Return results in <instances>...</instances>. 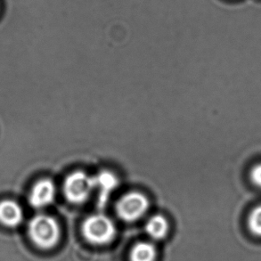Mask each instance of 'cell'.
I'll return each mask as SVG.
<instances>
[{"label": "cell", "mask_w": 261, "mask_h": 261, "mask_svg": "<svg viewBox=\"0 0 261 261\" xmlns=\"http://www.w3.org/2000/svg\"><path fill=\"white\" fill-rule=\"evenodd\" d=\"M94 187V176H88L83 171H75L64 181V195L71 203L82 204L88 200Z\"/></svg>", "instance_id": "cell-3"}, {"label": "cell", "mask_w": 261, "mask_h": 261, "mask_svg": "<svg viewBox=\"0 0 261 261\" xmlns=\"http://www.w3.org/2000/svg\"><path fill=\"white\" fill-rule=\"evenodd\" d=\"M248 225L251 233L261 237V205L253 208L248 219Z\"/></svg>", "instance_id": "cell-10"}, {"label": "cell", "mask_w": 261, "mask_h": 261, "mask_svg": "<svg viewBox=\"0 0 261 261\" xmlns=\"http://www.w3.org/2000/svg\"><path fill=\"white\" fill-rule=\"evenodd\" d=\"M56 196V186L52 180L40 179L35 183L29 194V203L33 208H41L53 202Z\"/></svg>", "instance_id": "cell-5"}, {"label": "cell", "mask_w": 261, "mask_h": 261, "mask_svg": "<svg viewBox=\"0 0 261 261\" xmlns=\"http://www.w3.org/2000/svg\"><path fill=\"white\" fill-rule=\"evenodd\" d=\"M29 239L36 247L50 250L57 245L60 237V228L57 220L47 215L33 217L27 228Z\"/></svg>", "instance_id": "cell-1"}, {"label": "cell", "mask_w": 261, "mask_h": 261, "mask_svg": "<svg viewBox=\"0 0 261 261\" xmlns=\"http://www.w3.org/2000/svg\"><path fill=\"white\" fill-rule=\"evenodd\" d=\"M251 180L256 187L261 188V163L252 168L251 171Z\"/></svg>", "instance_id": "cell-11"}, {"label": "cell", "mask_w": 261, "mask_h": 261, "mask_svg": "<svg viewBox=\"0 0 261 261\" xmlns=\"http://www.w3.org/2000/svg\"><path fill=\"white\" fill-rule=\"evenodd\" d=\"M23 221V211L20 204L14 200L0 201V225L14 229Z\"/></svg>", "instance_id": "cell-6"}, {"label": "cell", "mask_w": 261, "mask_h": 261, "mask_svg": "<svg viewBox=\"0 0 261 261\" xmlns=\"http://www.w3.org/2000/svg\"><path fill=\"white\" fill-rule=\"evenodd\" d=\"M148 208V199L141 193L132 192L120 198L116 210L120 219L127 222H133L145 215Z\"/></svg>", "instance_id": "cell-4"}, {"label": "cell", "mask_w": 261, "mask_h": 261, "mask_svg": "<svg viewBox=\"0 0 261 261\" xmlns=\"http://www.w3.org/2000/svg\"><path fill=\"white\" fill-rule=\"evenodd\" d=\"M157 251L153 244L141 242L132 248L130 261H155Z\"/></svg>", "instance_id": "cell-9"}, {"label": "cell", "mask_w": 261, "mask_h": 261, "mask_svg": "<svg viewBox=\"0 0 261 261\" xmlns=\"http://www.w3.org/2000/svg\"><path fill=\"white\" fill-rule=\"evenodd\" d=\"M145 231L152 239L162 240L166 237L169 232V224L163 216H153L146 224Z\"/></svg>", "instance_id": "cell-8"}, {"label": "cell", "mask_w": 261, "mask_h": 261, "mask_svg": "<svg viewBox=\"0 0 261 261\" xmlns=\"http://www.w3.org/2000/svg\"><path fill=\"white\" fill-rule=\"evenodd\" d=\"M82 233L89 243L95 245H106L116 236V227L113 221L105 215L88 217L82 225Z\"/></svg>", "instance_id": "cell-2"}, {"label": "cell", "mask_w": 261, "mask_h": 261, "mask_svg": "<svg viewBox=\"0 0 261 261\" xmlns=\"http://www.w3.org/2000/svg\"><path fill=\"white\" fill-rule=\"evenodd\" d=\"M95 187L99 188V207H103L109 199L110 194L113 192L119 184L118 177L108 170L101 171L98 175L94 176Z\"/></svg>", "instance_id": "cell-7"}]
</instances>
